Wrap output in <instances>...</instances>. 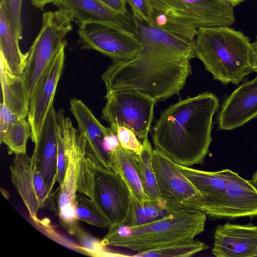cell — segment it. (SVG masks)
<instances>
[{
  "label": "cell",
  "mask_w": 257,
  "mask_h": 257,
  "mask_svg": "<svg viewBox=\"0 0 257 257\" xmlns=\"http://www.w3.org/2000/svg\"><path fill=\"white\" fill-rule=\"evenodd\" d=\"M134 19L142 49L134 58L113 61L102 74L106 94L135 90L156 102L178 95L192 73L195 40L188 41L156 22L149 25Z\"/></svg>",
  "instance_id": "cell-1"
},
{
  "label": "cell",
  "mask_w": 257,
  "mask_h": 257,
  "mask_svg": "<svg viewBox=\"0 0 257 257\" xmlns=\"http://www.w3.org/2000/svg\"><path fill=\"white\" fill-rule=\"evenodd\" d=\"M219 106L217 97L208 92L170 105L154 126L155 149L183 166L202 164L212 140L213 117Z\"/></svg>",
  "instance_id": "cell-2"
},
{
  "label": "cell",
  "mask_w": 257,
  "mask_h": 257,
  "mask_svg": "<svg viewBox=\"0 0 257 257\" xmlns=\"http://www.w3.org/2000/svg\"><path fill=\"white\" fill-rule=\"evenodd\" d=\"M195 49L206 69L224 84H238L252 72L257 54L246 36L228 26L199 28Z\"/></svg>",
  "instance_id": "cell-3"
},
{
  "label": "cell",
  "mask_w": 257,
  "mask_h": 257,
  "mask_svg": "<svg viewBox=\"0 0 257 257\" xmlns=\"http://www.w3.org/2000/svg\"><path fill=\"white\" fill-rule=\"evenodd\" d=\"M206 217L199 210L179 209L148 223L108 228L101 242L104 246L141 252L174 243L191 241L204 231Z\"/></svg>",
  "instance_id": "cell-4"
},
{
  "label": "cell",
  "mask_w": 257,
  "mask_h": 257,
  "mask_svg": "<svg viewBox=\"0 0 257 257\" xmlns=\"http://www.w3.org/2000/svg\"><path fill=\"white\" fill-rule=\"evenodd\" d=\"M85 145L81 136L76 159L77 192L93 201L107 219L108 228L125 225L131 205L129 189L116 173L85 155Z\"/></svg>",
  "instance_id": "cell-5"
},
{
  "label": "cell",
  "mask_w": 257,
  "mask_h": 257,
  "mask_svg": "<svg viewBox=\"0 0 257 257\" xmlns=\"http://www.w3.org/2000/svg\"><path fill=\"white\" fill-rule=\"evenodd\" d=\"M155 22L192 41L201 27L228 26L235 22L233 7L226 0H150Z\"/></svg>",
  "instance_id": "cell-6"
},
{
  "label": "cell",
  "mask_w": 257,
  "mask_h": 257,
  "mask_svg": "<svg viewBox=\"0 0 257 257\" xmlns=\"http://www.w3.org/2000/svg\"><path fill=\"white\" fill-rule=\"evenodd\" d=\"M72 21L71 15L61 9L43 14L40 31L26 53L27 64L22 76L29 100L50 62L67 45L66 37L73 29Z\"/></svg>",
  "instance_id": "cell-7"
},
{
  "label": "cell",
  "mask_w": 257,
  "mask_h": 257,
  "mask_svg": "<svg viewBox=\"0 0 257 257\" xmlns=\"http://www.w3.org/2000/svg\"><path fill=\"white\" fill-rule=\"evenodd\" d=\"M107 101L102 117L114 132L117 127H126L134 132L142 143L150 131L156 102L135 90H123L106 94Z\"/></svg>",
  "instance_id": "cell-8"
},
{
  "label": "cell",
  "mask_w": 257,
  "mask_h": 257,
  "mask_svg": "<svg viewBox=\"0 0 257 257\" xmlns=\"http://www.w3.org/2000/svg\"><path fill=\"white\" fill-rule=\"evenodd\" d=\"M78 33L82 49L98 51L113 61L134 58L142 49L136 31L132 30L88 23L79 27Z\"/></svg>",
  "instance_id": "cell-9"
},
{
  "label": "cell",
  "mask_w": 257,
  "mask_h": 257,
  "mask_svg": "<svg viewBox=\"0 0 257 257\" xmlns=\"http://www.w3.org/2000/svg\"><path fill=\"white\" fill-rule=\"evenodd\" d=\"M152 163L160 194L169 207L201 211L202 197L175 163L163 153L153 150Z\"/></svg>",
  "instance_id": "cell-10"
},
{
  "label": "cell",
  "mask_w": 257,
  "mask_h": 257,
  "mask_svg": "<svg viewBox=\"0 0 257 257\" xmlns=\"http://www.w3.org/2000/svg\"><path fill=\"white\" fill-rule=\"evenodd\" d=\"M64 49L50 62L36 86L29 101L28 121L31 129V139L36 145L48 112L53 105L56 88L64 67Z\"/></svg>",
  "instance_id": "cell-11"
},
{
  "label": "cell",
  "mask_w": 257,
  "mask_h": 257,
  "mask_svg": "<svg viewBox=\"0 0 257 257\" xmlns=\"http://www.w3.org/2000/svg\"><path fill=\"white\" fill-rule=\"evenodd\" d=\"M60 126L67 147L69 161L65 177L60 184L57 204L61 222L70 233L77 226L78 220L75 211L77 192L76 159L81 135L68 117L61 121Z\"/></svg>",
  "instance_id": "cell-12"
},
{
  "label": "cell",
  "mask_w": 257,
  "mask_h": 257,
  "mask_svg": "<svg viewBox=\"0 0 257 257\" xmlns=\"http://www.w3.org/2000/svg\"><path fill=\"white\" fill-rule=\"evenodd\" d=\"M257 216V189L229 170L225 187L208 217L211 219Z\"/></svg>",
  "instance_id": "cell-13"
},
{
  "label": "cell",
  "mask_w": 257,
  "mask_h": 257,
  "mask_svg": "<svg viewBox=\"0 0 257 257\" xmlns=\"http://www.w3.org/2000/svg\"><path fill=\"white\" fill-rule=\"evenodd\" d=\"M70 105L78 131L86 140L85 155L102 167L110 169L109 153L105 148V141L112 129L103 125L81 100L72 98Z\"/></svg>",
  "instance_id": "cell-14"
},
{
  "label": "cell",
  "mask_w": 257,
  "mask_h": 257,
  "mask_svg": "<svg viewBox=\"0 0 257 257\" xmlns=\"http://www.w3.org/2000/svg\"><path fill=\"white\" fill-rule=\"evenodd\" d=\"M51 3L69 13L78 27L86 23H97L136 31L134 18L130 13L119 14L99 0H52Z\"/></svg>",
  "instance_id": "cell-15"
},
{
  "label": "cell",
  "mask_w": 257,
  "mask_h": 257,
  "mask_svg": "<svg viewBox=\"0 0 257 257\" xmlns=\"http://www.w3.org/2000/svg\"><path fill=\"white\" fill-rule=\"evenodd\" d=\"M257 117V75L242 83L223 102L217 117L219 130L231 131Z\"/></svg>",
  "instance_id": "cell-16"
},
{
  "label": "cell",
  "mask_w": 257,
  "mask_h": 257,
  "mask_svg": "<svg viewBox=\"0 0 257 257\" xmlns=\"http://www.w3.org/2000/svg\"><path fill=\"white\" fill-rule=\"evenodd\" d=\"M212 253L216 257L257 256V226L229 222L217 226Z\"/></svg>",
  "instance_id": "cell-17"
},
{
  "label": "cell",
  "mask_w": 257,
  "mask_h": 257,
  "mask_svg": "<svg viewBox=\"0 0 257 257\" xmlns=\"http://www.w3.org/2000/svg\"><path fill=\"white\" fill-rule=\"evenodd\" d=\"M58 112L51 107L44 123L38 143L35 145L33 162L50 191L54 193L57 182Z\"/></svg>",
  "instance_id": "cell-18"
},
{
  "label": "cell",
  "mask_w": 257,
  "mask_h": 257,
  "mask_svg": "<svg viewBox=\"0 0 257 257\" xmlns=\"http://www.w3.org/2000/svg\"><path fill=\"white\" fill-rule=\"evenodd\" d=\"M175 164L201 195V211L208 217L223 193L229 169L209 172Z\"/></svg>",
  "instance_id": "cell-19"
},
{
  "label": "cell",
  "mask_w": 257,
  "mask_h": 257,
  "mask_svg": "<svg viewBox=\"0 0 257 257\" xmlns=\"http://www.w3.org/2000/svg\"><path fill=\"white\" fill-rule=\"evenodd\" d=\"M34 164L26 153L15 155L10 166L12 182L22 198L30 215L37 219L40 209L33 180Z\"/></svg>",
  "instance_id": "cell-20"
},
{
  "label": "cell",
  "mask_w": 257,
  "mask_h": 257,
  "mask_svg": "<svg viewBox=\"0 0 257 257\" xmlns=\"http://www.w3.org/2000/svg\"><path fill=\"white\" fill-rule=\"evenodd\" d=\"M109 160L110 169L124 182L133 199L140 204L148 201L135 165L133 152L120 145L109 153Z\"/></svg>",
  "instance_id": "cell-21"
},
{
  "label": "cell",
  "mask_w": 257,
  "mask_h": 257,
  "mask_svg": "<svg viewBox=\"0 0 257 257\" xmlns=\"http://www.w3.org/2000/svg\"><path fill=\"white\" fill-rule=\"evenodd\" d=\"M0 77L3 102L18 118H25L28 114L30 100L22 77L12 74L1 58Z\"/></svg>",
  "instance_id": "cell-22"
},
{
  "label": "cell",
  "mask_w": 257,
  "mask_h": 257,
  "mask_svg": "<svg viewBox=\"0 0 257 257\" xmlns=\"http://www.w3.org/2000/svg\"><path fill=\"white\" fill-rule=\"evenodd\" d=\"M19 41L0 9V58L12 74L22 76L26 66L27 55L21 52Z\"/></svg>",
  "instance_id": "cell-23"
},
{
  "label": "cell",
  "mask_w": 257,
  "mask_h": 257,
  "mask_svg": "<svg viewBox=\"0 0 257 257\" xmlns=\"http://www.w3.org/2000/svg\"><path fill=\"white\" fill-rule=\"evenodd\" d=\"M142 149L140 153L134 152L133 153L134 161L145 194L148 200L167 205L162 198L158 187L152 163L153 149L148 138L142 142Z\"/></svg>",
  "instance_id": "cell-24"
},
{
  "label": "cell",
  "mask_w": 257,
  "mask_h": 257,
  "mask_svg": "<svg viewBox=\"0 0 257 257\" xmlns=\"http://www.w3.org/2000/svg\"><path fill=\"white\" fill-rule=\"evenodd\" d=\"M177 210L150 200L140 204L132 197L130 215L125 225L135 226L152 222L163 218Z\"/></svg>",
  "instance_id": "cell-25"
},
{
  "label": "cell",
  "mask_w": 257,
  "mask_h": 257,
  "mask_svg": "<svg viewBox=\"0 0 257 257\" xmlns=\"http://www.w3.org/2000/svg\"><path fill=\"white\" fill-rule=\"evenodd\" d=\"M209 246L199 240L181 242L161 246L152 250L138 252L136 257H189L207 249Z\"/></svg>",
  "instance_id": "cell-26"
},
{
  "label": "cell",
  "mask_w": 257,
  "mask_h": 257,
  "mask_svg": "<svg viewBox=\"0 0 257 257\" xmlns=\"http://www.w3.org/2000/svg\"><path fill=\"white\" fill-rule=\"evenodd\" d=\"M31 137V129L25 118H18L9 126L7 133L0 140L5 144L9 154L26 153L27 141Z\"/></svg>",
  "instance_id": "cell-27"
},
{
  "label": "cell",
  "mask_w": 257,
  "mask_h": 257,
  "mask_svg": "<svg viewBox=\"0 0 257 257\" xmlns=\"http://www.w3.org/2000/svg\"><path fill=\"white\" fill-rule=\"evenodd\" d=\"M75 211L76 218L100 228H109L107 219L93 201L86 195L77 194Z\"/></svg>",
  "instance_id": "cell-28"
},
{
  "label": "cell",
  "mask_w": 257,
  "mask_h": 257,
  "mask_svg": "<svg viewBox=\"0 0 257 257\" xmlns=\"http://www.w3.org/2000/svg\"><path fill=\"white\" fill-rule=\"evenodd\" d=\"M74 235L81 248L88 254L94 256H126L109 251L106 246L102 244L101 240L92 236L82 228L76 226L70 232Z\"/></svg>",
  "instance_id": "cell-29"
},
{
  "label": "cell",
  "mask_w": 257,
  "mask_h": 257,
  "mask_svg": "<svg viewBox=\"0 0 257 257\" xmlns=\"http://www.w3.org/2000/svg\"><path fill=\"white\" fill-rule=\"evenodd\" d=\"M22 0H1L2 9L19 40L22 38L21 18Z\"/></svg>",
  "instance_id": "cell-30"
},
{
  "label": "cell",
  "mask_w": 257,
  "mask_h": 257,
  "mask_svg": "<svg viewBox=\"0 0 257 257\" xmlns=\"http://www.w3.org/2000/svg\"><path fill=\"white\" fill-rule=\"evenodd\" d=\"M131 8L133 17L147 25L154 23L155 11L150 0H125Z\"/></svg>",
  "instance_id": "cell-31"
},
{
  "label": "cell",
  "mask_w": 257,
  "mask_h": 257,
  "mask_svg": "<svg viewBox=\"0 0 257 257\" xmlns=\"http://www.w3.org/2000/svg\"><path fill=\"white\" fill-rule=\"evenodd\" d=\"M57 139V182L60 184L62 182L66 173L69 159L62 131L58 121Z\"/></svg>",
  "instance_id": "cell-32"
},
{
  "label": "cell",
  "mask_w": 257,
  "mask_h": 257,
  "mask_svg": "<svg viewBox=\"0 0 257 257\" xmlns=\"http://www.w3.org/2000/svg\"><path fill=\"white\" fill-rule=\"evenodd\" d=\"M120 146L124 149L139 154L141 152L142 143L134 132L124 126H118L114 131Z\"/></svg>",
  "instance_id": "cell-33"
},
{
  "label": "cell",
  "mask_w": 257,
  "mask_h": 257,
  "mask_svg": "<svg viewBox=\"0 0 257 257\" xmlns=\"http://www.w3.org/2000/svg\"><path fill=\"white\" fill-rule=\"evenodd\" d=\"M18 117L10 109L5 103L0 104V140L7 133L10 125Z\"/></svg>",
  "instance_id": "cell-34"
},
{
  "label": "cell",
  "mask_w": 257,
  "mask_h": 257,
  "mask_svg": "<svg viewBox=\"0 0 257 257\" xmlns=\"http://www.w3.org/2000/svg\"><path fill=\"white\" fill-rule=\"evenodd\" d=\"M105 6L119 14L126 15L129 14L126 8L125 0H99Z\"/></svg>",
  "instance_id": "cell-35"
},
{
  "label": "cell",
  "mask_w": 257,
  "mask_h": 257,
  "mask_svg": "<svg viewBox=\"0 0 257 257\" xmlns=\"http://www.w3.org/2000/svg\"><path fill=\"white\" fill-rule=\"evenodd\" d=\"M32 4L39 9H42L48 3H51L52 0H31Z\"/></svg>",
  "instance_id": "cell-36"
},
{
  "label": "cell",
  "mask_w": 257,
  "mask_h": 257,
  "mask_svg": "<svg viewBox=\"0 0 257 257\" xmlns=\"http://www.w3.org/2000/svg\"><path fill=\"white\" fill-rule=\"evenodd\" d=\"M251 184L257 189V169L250 180Z\"/></svg>",
  "instance_id": "cell-37"
},
{
  "label": "cell",
  "mask_w": 257,
  "mask_h": 257,
  "mask_svg": "<svg viewBox=\"0 0 257 257\" xmlns=\"http://www.w3.org/2000/svg\"><path fill=\"white\" fill-rule=\"evenodd\" d=\"M226 1L229 2L233 6V7L244 1V0H226Z\"/></svg>",
  "instance_id": "cell-38"
},
{
  "label": "cell",
  "mask_w": 257,
  "mask_h": 257,
  "mask_svg": "<svg viewBox=\"0 0 257 257\" xmlns=\"http://www.w3.org/2000/svg\"><path fill=\"white\" fill-rule=\"evenodd\" d=\"M252 72L257 73V54L255 58L254 62L252 68Z\"/></svg>",
  "instance_id": "cell-39"
},
{
  "label": "cell",
  "mask_w": 257,
  "mask_h": 257,
  "mask_svg": "<svg viewBox=\"0 0 257 257\" xmlns=\"http://www.w3.org/2000/svg\"><path fill=\"white\" fill-rule=\"evenodd\" d=\"M252 46H253V47L254 50L257 53V37H256L255 41L252 44Z\"/></svg>",
  "instance_id": "cell-40"
}]
</instances>
